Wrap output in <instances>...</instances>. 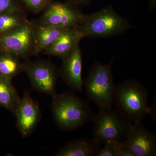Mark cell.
Masks as SVG:
<instances>
[{"instance_id":"21","label":"cell","mask_w":156,"mask_h":156,"mask_svg":"<svg viewBox=\"0 0 156 156\" xmlns=\"http://www.w3.org/2000/svg\"><path fill=\"white\" fill-rule=\"evenodd\" d=\"M92 1V0H67V2L76 7H79L88 5Z\"/></svg>"},{"instance_id":"17","label":"cell","mask_w":156,"mask_h":156,"mask_svg":"<svg viewBox=\"0 0 156 156\" xmlns=\"http://www.w3.org/2000/svg\"><path fill=\"white\" fill-rule=\"evenodd\" d=\"M23 13L6 12L0 14V34L18 27L28 20Z\"/></svg>"},{"instance_id":"12","label":"cell","mask_w":156,"mask_h":156,"mask_svg":"<svg viewBox=\"0 0 156 156\" xmlns=\"http://www.w3.org/2000/svg\"><path fill=\"white\" fill-rule=\"evenodd\" d=\"M83 38V34L77 27L65 29L56 41L44 51V53L62 60L80 47V42Z\"/></svg>"},{"instance_id":"18","label":"cell","mask_w":156,"mask_h":156,"mask_svg":"<svg viewBox=\"0 0 156 156\" xmlns=\"http://www.w3.org/2000/svg\"><path fill=\"white\" fill-rule=\"evenodd\" d=\"M103 145L104 152L107 156H133L124 147L121 141L108 140Z\"/></svg>"},{"instance_id":"1","label":"cell","mask_w":156,"mask_h":156,"mask_svg":"<svg viewBox=\"0 0 156 156\" xmlns=\"http://www.w3.org/2000/svg\"><path fill=\"white\" fill-rule=\"evenodd\" d=\"M53 98V119L61 130L73 131L93 121L95 115L89 103L72 92L57 94Z\"/></svg>"},{"instance_id":"2","label":"cell","mask_w":156,"mask_h":156,"mask_svg":"<svg viewBox=\"0 0 156 156\" xmlns=\"http://www.w3.org/2000/svg\"><path fill=\"white\" fill-rule=\"evenodd\" d=\"M148 99L147 89L137 81L128 79L115 87L113 104L116 110L130 122L140 123L150 114Z\"/></svg>"},{"instance_id":"14","label":"cell","mask_w":156,"mask_h":156,"mask_svg":"<svg viewBox=\"0 0 156 156\" xmlns=\"http://www.w3.org/2000/svg\"><path fill=\"white\" fill-rule=\"evenodd\" d=\"M65 29L50 26L38 25L36 27L33 54H39L53 44Z\"/></svg>"},{"instance_id":"5","label":"cell","mask_w":156,"mask_h":156,"mask_svg":"<svg viewBox=\"0 0 156 156\" xmlns=\"http://www.w3.org/2000/svg\"><path fill=\"white\" fill-rule=\"evenodd\" d=\"M92 122L94 123L92 139L101 145L108 140L122 141L132 123L112 107L100 108Z\"/></svg>"},{"instance_id":"10","label":"cell","mask_w":156,"mask_h":156,"mask_svg":"<svg viewBox=\"0 0 156 156\" xmlns=\"http://www.w3.org/2000/svg\"><path fill=\"white\" fill-rule=\"evenodd\" d=\"M14 115L17 119L16 126L20 134L24 137L28 136L35 130L41 119L38 102L34 100L28 92H24Z\"/></svg>"},{"instance_id":"22","label":"cell","mask_w":156,"mask_h":156,"mask_svg":"<svg viewBox=\"0 0 156 156\" xmlns=\"http://www.w3.org/2000/svg\"><path fill=\"white\" fill-rule=\"evenodd\" d=\"M151 5L152 7H155L156 5V0H150Z\"/></svg>"},{"instance_id":"6","label":"cell","mask_w":156,"mask_h":156,"mask_svg":"<svg viewBox=\"0 0 156 156\" xmlns=\"http://www.w3.org/2000/svg\"><path fill=\"white\" fill-rule=\"evenodd\" d=\"M39 19V25L59 28H75L79 26L85 15L78 7L68 2H53L44 10Z\"/></svg>"},{"instance_id":"8","label":"cell","mask_w":156,"mask_h":156,"mask_svg":"<svg viewBox=\"0 0 156 156\" xmlns=\"http://www.w3.org/2000/svg\"><path fill=\"white\" fill-rule=\"evenodd\" d=\"M26 72L34 89L53 97L57 94L56 85L58 72L49 60L40 59L25 63Z\"/></svg>"},{"instance_id":"19","label":"cell","mask_w":156,"mask_h":156,"mask_svg":"<svg viewBox=\"0 0 156 156\" xmlns=\"http://www.w3.org/2000/svg\"><path fill=\"white\" fill-rule=\"evenodd\" d=\"M6 12L23 13V5L20 0H0V14Z\"/></svg>"},{"instance_id":"20","label":"cell","mask_w":156,"mask_h":156,"mask_svg":"<svg viewBox=\"0 0 156 156\" xmlns=\"http://www.w3.org/2000/svg\"><path fill=\"white\" fill-rule=\"evenodd\" d=\"M23 6L34 13L44 11L53 0H20Z\"/></svg>"},{"instance_id":"9","label":"cell","mask_w":156,"mask_h":156,"mask_svg":"<svg viewBox=\"0 0 156 156\" xmlns=\"http://www.w3.org/2000/svg\"><path fill=\"white\" fill-rule=\"evenodd\" d=\"M122 142L133 156H156L155 134L141 122L131 123L126 138Z\"/></svg>"},{"instance_id":"3","label":"cell","mask_w":156,"mask_h":156,"mask_svg":"<svg viewBox=\"0 0 156 156\" xmlns=\"http://www.w3.org/2000/svg\"><path fill=\"white\" fill-rule=\"evenodd\" d=\"M77 27L84 37H110L119 35L131 27L126 19L108 6L89 15H85Z\"/></svg>"},{"instance_id":"11","label":"cell","mask_w":156,"mask_h":156,"mask_svg":"<svg viewBox=\"0 0 156 156\" xmlns=\"http://www.w3.org/2000/svg\"><path fill=\"white\" fill-rule=\"evenodd\" d=\"M83 56L80 47L62 59L60 74L68 87L74 92H83Z\"/></svg>"},{"instance_id":"4","label":"cell","mask_w":156,"mask_h":156,"mask_svg":"<svg viewBox=\"0 0 156 156\" xmlns=\"http://www.w3.org/2000/svg\"><path fill=\"white\" fill-rule=\"evenodd\" d=\"M113 60L108 64L93 65L84 81L88 98L100 108L112 107L113 104L116 87L111 70Z\"/></svg>"},{"instance_id":"13","label":"cell","mask_w":156,"mask_h":156,"mask_svg":"<svg viewBox=\"0 0 156 156\" xmlns=\"http://www.w3.org/2000/svg\"><path fill=\"white\" fill-rule=\"evenodd\" d=\"M101 147V145L93 139L81 138L69 142L55 155L96 156Z\"/></svg>"},{"instance_id":"15","label":"cell","mask_w":156,"mask_h":156,"mask_svg":"<svg viewBox=\"0 0 156 156\" xmlns=\"http://www.w3.org/2000/svg\"><path fill=\"white\" fill-rule=\"evenodd\" d=\"M11 79L0 76V107L15 115L20 98Z\"/></svg>"},{"instance_id":"16","label":"cell","mask_w":156,"mask_h":156,"mask_svg":"<svg viewBox=\"0 0 156 156\" xmlns=\"http://www.w3.org/2000/svg\"><path fill=\"white\" fill-rule=\"evenodd\" d=\"M25 63L20 60V57L13 53L0 51V76L12 80L24 71Z\"/></svg>"},{"instance_id":"7","label":"cell","mask_w":156,"mask_h":156,"mask_svg":"<svg viewBox=\"0 0 156 156\" xmlns=\"http://www.w3.org/2000/svg\"><path fill=\"white\" fill-rule=\"evenodd\" d=\"M36 27L27 21L6 33L0 34V51L25 58L33 54Z\"/></svg>"}]
</instances>
